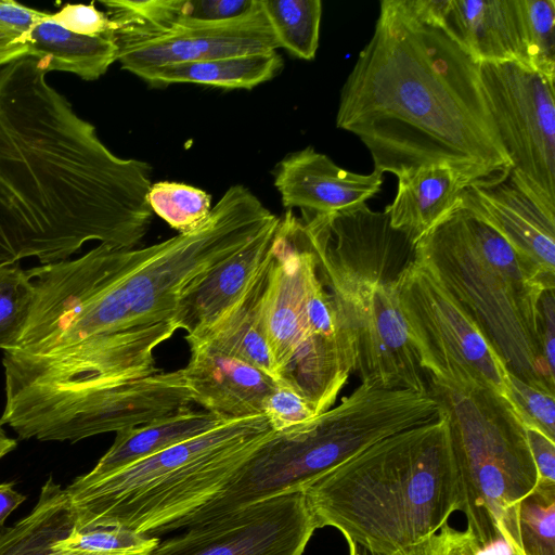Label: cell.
Listing matches in <instances>:
<instances>
[{
  "label": "cell",
  "mask_w": 555,
  "mask_h": 555,
  "mask_svg": "<svg viewBox=\"0 0 555 555\" xmlns=\"http://www.w3.org/2000/svg\"><path fill=\"white\" fill-rule=\"evenodd\" d=\"M152 166L114 154L34 57L0 67V267L67 260L147 233Z\"/></svg>",
  "instance_id": "obj_1"
},
{
  "label": "cell",
  "mask_w": 555,
  "mask_h": 555,
  "mask_svg": "<svg viewBox=\"0 0 555 555\" xmlns=\"http://www.w3.org/2000/svg\"><path fill=\"white\" fill-rule=\"evenodd\" d=\"M336 126L360 139L382 175L447 165L465 188H485L512 169L478 63L443 28L410 20L396 0L380 2L341 88Z\"/></svg>",
  "instance_id": "obj_2"
},
{
  "label": "cell",
  "mask_w": 555,
  "mask_h": 555,
  "mask_svg": "<svg viewBox=\"0 0 555 555\" xmlns=\"http://www.w3.org/2000/svg\"><path fill=\"white\" fill-rule=\"evenodd\" d=\"M300 219L352 373L366 386L429 392L398 293L414 244L385 211L366 204L327 215L302 212Z\"/></svg>",
  "instance_id": "obj_3"
},
{
  "label": "cell",
  "mask_w": 555,
  "mask_h": 555,
  "mask_svg": "<svg viewBox=\"0 0 555 555\" xmlns=\"http://www.w3.org/2000/svg\"><path fill=\"white\" fill-rule=\"evenodd\" d=\"M304 492L318 529L334 527L378 554L414 555L459 511L444 412L375 442Z\"/></svg>",
  "instance_id": "obj_4"
},
{
  "label": "cell",
  "mask_w": 555,
  "mask_h": 555,
  "mask_svg": "<svg viewBox=\"0 0 555 555\" xmlns=\"http://www.w3.org/2000/svg\"><path fill=\"white\" fill-rule=\"evenodd\" d=\"M423 262L481 331L512 375L555 393L542 347L541 297L555 278L521 257L461 203L415 245Z\"/></svg>",
  "instance_id": "obj_5"
},
{
  "label": "cell",
  "mask_w": 555,
  "mask_h": 555,
  "mask_svg": "<svg viewBox=\"0 0 555 555\" xmlns=\"http://www.w3.org/2000/svg\"><path fill=\"white\" fill-rule=\"evenodd\" d=\"M263 414L230 420L189 441L65 490L77 530L116 527L153 535L177 529L228 485L270 436Z\"/></svg>",
  "instance_id": "obj_6"
},
{
  "label": "cell",
  "mask_w": 555,
  "mask_h": 555,
  "mask_svg": "<svg viewBox=\"0 0 555 555\" xmlns=\"http://www.w3.org/2000/svg\"><path fill=\"white\" fill-rule=\"evenodd\" d=\"M440 411L430 391L360 384L311 422L272 431L219 494L180 521L177 529L267 498L305 491L375 442L427 424L438 418Z\"/></svg>",
  "instance_id": "obj_7"
},
{
  "label": "cell",
  "mask_w": 555,
  "mask_h": 555,
  "mask_svg": "<svg viewBox=\"0 0 555 555\" xmlns=\"http://www.w3.org/2000/svg\"><path fill=\"white\" fill-rule=\"evenodd\" d=\"M427 383L447 418L459 511L485 551L501 540L505 511L539 480L525 426L507 398L492 389Z\"/></svg>",
  "instance_id": "obj_8"
},
{
  "label": "cell",
  "mask_w": 555,
  "mask_h": 555,
  "mask_svg": "<svg viewBox=\"0 0 555 555\" xmlns=\"http://www.w3.org/2000/svg\"><path fill=\"white\" fill-rule=\"evenodd\" d=\"M116 24L117 62L140 77L157 67L231 55L276 51L280 47L260 0L225 21L177 15L160 0L101 1Z\"/></svg>",
  "instance_id": "obj_9"
},
{
  "label": "cell",
  "mask_w": 555,
  "mask_h": 555,
  "mask_svg": "<svg viewBox=\"0 0 555 555\" xmlns=\"http://www.w3.org/2000/svg\"><path fill=\"white\" fill-rule=\"evenodd\" d=\"M400 309L427 379L492 389L505 397L508 371L481 331L415 257L398 280Z\"/></svg>",
  "instance_id": "obj_10"
},
{
  "label": "cell",
  "mask_w": 555,
  "mask_h": 555,
  "mask_svg": "<svg viewBox=\"0 0 555 555\" xmlns=\"http://www.w3.org/2000/svg\"><path fill=\"white\" fill-rule=\"evenodd\" d=\"M478 73L509 176L555 217L554 80L520 62L478 63Z\"/></svg>",
  "instance_id": "obj_11"
},
{
  "label": "cell",
  "mask_w": 555,
  "mask_h": 555,
  "mask_svg": "<svg viewBox=\"0 0 555 555\" xmlns=\"http://www.w3.org/2000/svg\"><path fill=\"white\" fill-rule=\"evenodd\" d=\"M317 529L305 492H288L186 527L151 555H304Z\"/></svg>",
  "instance_id": "obj_12"
},
{
  "label": "cell",
  "mask_w": 555,
  "mask_h": 555,
  "mask_svg": "<svg viewBox=\"0 0 555 555\" xmlns=\"http://www.w3.org/2000/svg\"><path fill=\"white\" fill-rule=\"evenodd\" d=\"M384 175L357 173L307 146L287 154L274 171V186L286 210L327 215L365 204L382 188Z\"/></svg>",
  "instance_id": "obj_13"
},
{
  "label": "cell",
  "mask_w": 555,
  "mask_h": 555,
  "mask_svg": "<svg viewBox=\"0 0 555 555\" xmlns=\"http://www.w3.org/2000/svg\"><path fill=\"white\" fill-rule=\"evenodd\" d=\"M182 367L192 403L224 420L261 415L264 398L278 382L261 370L206 344L188 343Z\"/></svg>",
  "instance_id": "obj_14"
},
{
  "label": "cell",
  "mask_w": 555,
  "mask_h": 555,
  "mask_svg": "<svg viewBox=\"0 0 555 555\" xmlns=\"http://www.w3.org/2000/svg\"><path fill=\"white\" fill-rule=\"evenodd\" d=\"M461 204L492 227L521 257L555 278V217L509 175L490 186L464 189Z\"/></svg>",
  "instance_id": "obj_15"
},
{
  "label": "cell",
  "mask_w": 555,
  "mask_h": 555,
  "mask_svg": "<svg viewBox=\"0 0 555 555\" xmlns=\"http://www.w3.org/2000/svg\"><path fill=\"white\" fill-rule=\"evenodd\" d=\"M279 222L276 216L185 294L177 311L179 330H184L186 335L204 331L244 294L271 257Z\"/></svg>",
  "instance_id": "obj_16"
},
{
  "label": "cell",
  "mask_w": 555,
  "mask_h": 555,
  "mask_svg": "<svg viewBox=\"0 0 555 555\" xmlns=\"http://www.w3.org/2000/svg\"><path fill=\"white\" fill-rule=\"evenodd\" d=\"M443 29L476 63L527 65L519 0H450Z\"/></svg>",
  "instance_id": "obj_17"
},
{
  "label": "cell",
  "mask_w": 555,
  "mask_h": 555,
  "mask_svg": "<svg viewBox=\"0 0 555 555\" xmlns=\"http://www.w3.org/2000/svg\"><path fill=\"white\" fill-rule=\"evenodd\" d=\"M397 179L396 196L384 211L390 225L414 245L461 203L466 189L447 165L421 167Z\"/></svg>",
  "instance_id": "obj_18"
},
{
  "label": "cell",
  "mask_w": 555,
  "mask_h": 555,
  "mask_svg": "<svg viewBox=\"0 0 555 555\" xmlns=\"http://www.w3.org/2000/svg\"><path fill=\"white\" fill-rule=\"evenodd\" d=\"M206 411L192 408L116 431L113 444L87 474L78 476L91 481L125 466L154 455L176 444L199 437L225 423Z\"/></svg>",
  "instance_id": "obj_19"
},
{
  "label": "cell",
  "mask_w": 555,
  "mask_h": 555,
  "mask_svg": "<svg viewBox=\"0 0 555 555\" xmlns=\"http://www.w3.org/2000/svg\"><path fill=\"white\" fill-rule=\"evenodd\" d=\"M271 257L230 308L204 331L185 335V340L206 344L261 370L278 382L261 315V301Z\"/></svg>",
  "instance_id": "obj_20"
},
{
  "label": "cell",
  "mask_w": 555,
  "mask_h": 555,
  "mask_svg": "<svg viewBox=\"0 0 555 555\" xmlns=\"http://www.w3.org/2000/svg\"><path fill=\"white\" fill-rule=\"evenodd\" d=\"M28 57L49 72L72 73L83 80H95L117 61L113 34L86 36L68 30L50 13L22 36Z\"/></svg>",
  "instance_id": "obj_21"
},
{
  "label": "cell",
  "mask_w": 555,
  "mask_h": 555,
  "mask_svg": "<svg viewBox=\"0 0 555 555\" xmlns=\"http://www.w3.org/2000/svg\"><path fill=\"white\" fill-rule=\"evenodd\" d=\"M77 530L65 488L52 476L30 513L0 532V555H62L56 543Z\"/></svg>",
  "instance_id": "obj_22"
},
{
  "label": "cell",
  "mask_w": 555,
  "mask_h": 555,
  "mask_svg": "<svg viewBox=\"0 0 555 555\" xmlns=\"http://www.w3.org/2000/svg\"><path fill=\"white\" fill-rule=\"evenodd\" d=\"M283 67L276 51L168 64L139 78L151 86L198 83L222 89H251L274 78Z\"/></svg>",
  "instance_id": "obj_23"
},
{
  "label": "cell",
  "mask_w": 555,
  "mask_h": 555,
  "mask_svg": "<svg viewBox=\"0 0 555 555\" xmlns=\"http://www.w3.org/2000/svg\"><path fill=\"white\" fill-rule=\"evenodd\" d=\"M500 532L520 555H555V481L539 478L505 511Z\"/></svg>",
  "instance_id": "obj_24"
},
{
  "label": "cell",
  "mask_w": 555,
  "mask_h": 555,
  "mask_svg": "<svg viewBox=\"0 0 555 555\" xmlns=\"http://www.w3.org/2000/svg\"><path fill=\"white\" fill-rule=\"evenodd\" d=\"M280 48L295 56L314 59L320 37V0H260Z\"/></svg>",
  "instance_id": "obj_25"
},
{
  "label": "cell",
  "mask_w": 555,
  "mask_h": 555,
  "mask_svg": "<svg viewBox=\"0 0 555 555\" xmlns=\"http://www.w3.org/2000/svg\"><path fill=\"white\" fill-rule=\"evenodd\" d=\"M147 202L153 212L178 233L198 229L211 211V198L202 189L179 182L152 183Z\"/></svg>",
  "instance_id": "obj_26"
},
{
  "label": "cell",
  "mask_w": 555,
  "mask_h": 555,
  "mask_svg": "<svg viewBox=\"0 0 555 555\" xmlns=\"http://www.w3.org/2000/svg\"><path fill=\"white\" fill-rule=\"evenodd\" d=\"M154 535L122 528L75 530L56 543L62 555H151L159 543Z\"/></svg>",
  "instance_id": "obj_27"
},
{
  "label": "cell",
  "mask_w": 555,
  "mask_h": 555,
  "mask_svg": "<svg viewBox=\"0 0 555 555\" xmlns=\"http://www.w3.org/2000/svg\"><path fill=\"white\" fill-rule=\"evenodd\" d=\"M527 65L555 79V1L519 0Z\"/></svg>",
  "instance_id": "obj_28"
},
{
  "label": "cell",
  "mask_w": 555,
  "mask_h": 555,
  "mask_svg": "<svg viewBox=\"0 0 555 555\" xmlns=\"http://www.w3.org/2000/svg\"><path fill=\"white\" fill-rule=\"evenodd\" d=\"M33 282L18 263L0 267V349L13 348L26 323Z\"/></svg>",
  "instance_id": "obj_29"
},
{
  "label": "cell",
  "mask_w": 555,
  "mask_h": 555,
  "mask_svg": "<svg viewBox=\"0 0 555 555\" xmlns=\"http://www.w3.org/2000/svg\"><path fill=\"white\" fill-rule=\"evenodd\" d=\"M554 396V392L531 386L508 373L505 398L524 426L537 428L552 440H555Z\"/></svg>",
  "instance_id": "obj_30"
},
{
  "label": "cell",
  "mask_w": 555,
  "mask_h": 555,
  "mask_svg": "<svg viewBox=\"0 0 555 555\" xmlns=\"http://www.w3.org/2000/svg\"><path fill=\"white\" fill-rule=\"evenodd\" d=\"M261 412L276 433L302 426L318 416L300 393L282 383L264 398Z\"/></svg>",
  "instance_id": "obj_31"
},
{
  "label": "cell",
  "mask_w": 555,
  "mask_h": 555,
  "mask_svg": "<svg viewBox=\"0 0 555 555\" xmlns=\"http://www.w3.org/2000/svg\"><path fill=\"white\" fill-rule=\"evenodd\" d=\"M169 12L201 21H225L247 12L255 0H160Z\"/></svg>",
  "instance_id": "obj_32"
},
{
  "label": "cell",
  "mask_w": 555,
  "mask_h": 555,
  "mask_svg": "<svg viewBox=\"0 0 555 555\" xmlns=\"http://www.w3.org/2000/svg\"><path fill=\"white\" fill-rule=\"evenodd\" d=\"M52 18L68 30L86 36L111 34L116 29V24L93 3L66 4L52 13Z\"/></svg>",
  "instance_id": "obj_33"
},
{
  "label": "cell",
  "mask_w": 555,
  "mask_h": 555,
  "mask_svg": "<svg viewBox=\"0 0 555 555\" xmlns=\"http://www.w3.org/2000/svg\"><path fill=\"white\" fill-rule=\"evenodd\" d=\"M481 547L468 530H457L446 524L426 540L414 555H481Z\"/></svg>",
  "instance_id": "obj_34"
},
{
  "label": "cell",
  "mask_w": 555,
  "mask_h": 555,
  "mask_svg": "<svg viewBox=\"0 0 555 555\" xmlns=\"http://www.w3.org/2000/svg\"><path fill=\"white\" fill-rule=\"evenodd\" d=\"M49 14L13 0H0V31L22 37Z\"/></svg>",
  "instance_id": "obj_35"
},
{
  "label": "cell",
  "mask_w": 555,
  "mask_h": 555,
  "mask_svg": "<svg viewBox=\"0 0 555 555\" xmlns=\"http://www.w3.org/2000/svg\"><path fill=\"white\" fill-rule=\"evenodd\" d=\"M525 430L539 478L555 481V440L533 427Z\"/></svg>",
  "instance_id": "obj_36"
},
{
  "label": "cell",
  "mask_w": 555,
  "mask_h": 555,
  "mask_svg": "<svg viewBox=\"0 0 555 555\" xmlns=\"http://www.w3.org/2000/svg\"><path fill=\"white\" fill-rule=\"evenodd\" d=\"M396 2L410 20L443 28L450 0H396Z\"/></svg>",
  "instance_id": "obj_37"
},
{
  "label": "cell",
  "mask_w": 555,
  "mask_h": 555,
  "mask_svg": "<svg viewBox=\"0 0 555 555\" xmlns=\"http://www.w3.org/2000/svg\"><path fill=\"white\" fill-rule=\"evenodd\" d=\"M555 289L544 291L541 297L542 347L548 366L555 371Z\"/></svg>",
  "instance_id": "obj_38"
},
{
  "label": "cell",
  "mask_w": 555,
  "mask_h": 555,
  "mask_svg": "<svg viewBox=\"0 0 555 555\" xmlns=\"http://www.w3.org/2000/svg\"><path fill=\"white\" fill-rule=\"evenodd\" d=\"M22 57H28L23 38L0 31V67Z\"/></svg>",
  "instance_id": "obj_39"
},
{
  "label": "cell",
  "mask_w": 555,
  "mask_h": 555,
  "mask_svg": "<svg viewBox=\"0 0 555 555\" xmlns=\"http://www.w3.org/2000/svg\"><path fill=\"white\" fill-rule=\"evenodd\" d=\"M27 496L14 489V482L0 483V529L7 518L16 509Z\"/></svg>",
  "instance_id": "obj_40"
},
{
  "label": "cell",
  "mask_w": 555,
  "mask_h": 555,
  "mask_svg": "<svg viewBox=\"0 0 555 555\" xmlns=\"http://www.w3.org/2000/svg\"><path fill=\"white\" fill-rule=\"evenodd\" d=\"M483 555H520L509 543L502 539L491 545L489 548L482 551Z\"/></svg>",
  "instance_id": "obj_41"
},
{
  "label": "cell",
  "mask_w": 555,
  "mask_h": 555,
  "mask_svg": "<svg viewBox=\"0 0 555 555\" xmlns=\"http://www.w3.org/2000/svg\"><path fill=\"white\" fill-rule=\"evenodd\" d=\"M16 447L17 441L5 433L3 425L0 422V460L12 452Z\"/></svg>",
  "instance_id": "obj_42"
},
{
  "label": "cell",
  "mask_w": 555,
  "mask_h": 555,
  "mask_svg": "<svg viewBox=\"0 0 555 555\" xmlns=\"http://www.w3.org/2000/svg\"><path fill=\"white\" fill-rule=\"evenodd\" d=\"M349 555H383L367 550L366 547L348 541Z\"/></svg>",
  "instance_id": "obj_43"
}]
</instances>
